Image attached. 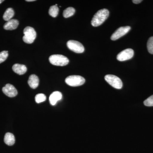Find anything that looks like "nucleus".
<instances>
[{"instance_id": "f257e3e1", "label": "nucleus", "mask_w": 153, "mask_h": 153, "mask_svg": "<svg viewBox=\"0 0 153 153\" xmlns=\"http://www.w3.org/2000/svg\"><path fill=\"white\" fill-rule=\"evenodd\" d=\"M109 14V11L107 9H103L100 10L94 16L91 20V25L94 27L100 26L108 18Z\"/></svg>"}, {"instance_id": "f03ea898", "label": "nucleus", "mask_w": 153, "mask_h": 153, "mask_svg": "<svg viewBox=\"0 0 153 153\" xmlns=\"http://www.w3.org/2000/svg\"><path fill=\"white\" fill-rule=\"evenodd\" d=\"M50 63L52 65L57 66H65L69 63L68 58L64 55H51L49 57Z\"/></svg>"}, {"instance_id": "7ed1b4c3", "label": "nucleus", "mask_w": 153, "mask_h": 153, "mask_svg": "<svg viewBox=\"0 0 153 153\" xmlns=\"http://www.w3.org/2000/svg\"><path fill=\"white\" fill-rule=\"evenodd\" d=\"M24 36L23 41L27 44H32L36 38L37 34L34 28L30 27H27L24 30Z\"/></svg>"}, {"instance_id": "20e7f679", "label": "nucleus", "mask_w": 153, "mask_h": 153, "mask_svg": "<svg viewBox=\"0 0 153 153\" xmlns=\"http://www.w3.org/2000/svg\"><path fill=\"white\" fill-rule=\"evenodd\" d=\"M65 82L69 86L76 87L83 85L85 82V79L79 75H71L66 77Z\"/></svg>"}, {"instance_id": "39448f33", "label": "nucleus", "mask_w": 153, "mask_h": 153, "mask_svg": "<svg viewBox=\"0 0 153 153\" xmlns=\"http://www.w3.org/2000/svg\"><path fill=\"white\" fill-rule=\"evenodd\" d=\"M105 79L108 84L117 89L122 88L123 82L120 78L115 75L107 74L105 76Z\"/></svg>"}, {"instance_id": "423d86ee", "label": "nucleus", "mask_w": 153, "mask_h": 153, "mask_svg": "<svg viewBox=\"0 0 153 153\" xmlns=\"http://www.w3.org/2000/svg\"><path fill=\"white\" fill-rule=\"evenodd\" d=\"M67 46L70 50L76 53H82L85 50L83 45L80 42L74 40L68 41Z\"/></svg>"}, {"instance_id": "0eeeda50", "label": "nucleus", "mask_w": 153, "mask_h": 153, "mask_svg": "<svg viewBox=\"0 0 153 153\" xmlns=\"http://www.w3.org/2000/svg\"><path fill=\"white\" fill-rule=\"evenodd\" d=\"M134 55V51L132 49H126L118 54L117 58L119 61H125L131 59L133 57Z\"/></svg>"}, {"instance_id": "6e6552de", "label": "nucleus", "mask_w": 153, "mask_h": 153, "mask_svg": "<svg viewBox=\"0 0 153 153\" xmlns=\"http://www.w3.org/2000/svg\"><path fill=\"white\" fill-rule=\"evenodd\" d=\"M130 30L131 27L129 26L120 27L112 34L111 37V39L112 41H116L125 35Z\"/></svg>"}, {"instance_id": "1a4fd4ad", "label": "nucleus", "mask_w": 153, "mask_h": 153, "mask_svg": "<svg viewBox=\"0 0 153 153\" xmlns=\"http://www.w3.org/2000/svg\"><path fill=\"white\" fill-rule=\"evenodd\" d=\"M3 93L10 97H15L18 94V91L13 85L10 84H6L2 88Z\"/></svg>"}, {"instance_id": "9d476101", "label": "nucleus", "mask_w": 153, "mask_h": 153, "mask_svg": "<svg viewBox=\"0 0 153 153\" xmlns=\"http://www.w3.org/2000/svg\"><path fill=\"white\" fill-rule=\"evenodd\" d=\"M62 94L60 91H55L53 92L49 97V100L50 104L52 105H55L56 103L62 99Z\"/></svg>"}, {"instance_id": "9b49d317", "label": "nucleus", "mask_w": 153, "mask_h": 153, "mask_svg": "<svg viewBox=\"0 0 153 153\" xmlns=\"http://www.w3.org/2000/svg\"><path fill=\"white\" fill-rule=\"evenodd\" d=\"M19 22L16 19H11L6 22L4 25V28L6 30H14L18 27Z\"/></svg>"}, {"instance_id": "f8f14e48", "label": "nucleus", "mask_w": 153, "mask_h": 153, "mask_svg": "<svg viewBox=\"0 0 153 153\" xmlns=\"http://www.w3.org/2000/svg\"><path fill=\"white\" fill-rule=\"evenodd\" d=\"M28 83L31 88L33 89L37 88L39 83V79L38 76L35 74L30 75L28 79Z\"/></svg>"}, {"instance_id": "ddd939ff", "label": "nucleus", "mask_w": 153, "mask_h": 153, "mask_svg": "<svg viewBox=\"0 0 153 153\" xmlns=\"http://www.w3.org/2000/svg\"><path fill=\"white\" fill-rule=\"evenodd\" d=\"M13 70L15 73L19 75H22L27 72V68L25 65L16 63L13 66Z\"/></svg>"}, {"instance_id": "4468645a", "label": "nucleus", "mask_w": 153, "mask_h": 153, "mask_svg": "<svg viewBox=\"0 0 153 153\" xmlns=\"http://www.w3.org/2000/svg\"><path fill=\"white\" fill-rule=\"evenodd\" d=\"M15 136L13 134L8 132L5 135L4 141L8 146H11L13 145L15 143Z\"/></svg>"}, {"instance_id": "2eb2a0df", "label": "nucleus", "mask_w": 153, "mask_h": 153, "mask_svg": "<svg viewBox=\"0 0 153 153\" xmlns=\"http://www.w3.org/2000/svg\"><path fill=\"white\" fill-rule=\"evenodd\" d=\"M14 13H14V10H13V9L9 8L6 10L5 12L4 13L3 19L5 21L8 22V21L11 20V19L14 16Z\"/></svg>"}, {"instance_id": "dca6fc26", "label": "nucleus", "mask_w": 153, "mask_h": 153, "mask_svg": "<svg viewBox=\"0 0 153 153\" xmlns=\"http://www.w3.org/2000/svg\"><path fill=\"white\" fill-rule=\"evenodd\" d=\"M75 9L73 7L67 8L66 10H64L63 12V16L64 18H68L72 16L75 13Z\"/></svg>"}, {"instance_id": "f3484780", "label": "nucleus", "mask_w": 153, "mask_h": 153, "mask_svg": "<svg viewBox=\"0 0 153 153\" xmlns=\"http://www.w3.org/2000/svg\"><path fill=\"white\" fill-rule=\"evenodd\" d=\"M57 5V4H56L55 5L51 6L49 8V15L54 18L57 16L59 12V8Z\"/></svg>"}, {"instance_id": "a211bd4d", "label": "nucleus", "mask_w": 153, "mask_h": 153, "mask_svg": "<svg viewBox=\"0 0 153 153\" xmlns=\"http://www.w3.org/2000/svg\"><path fill=\"white\" fill-rule=\"evenodd\" d=\"M46 98L47 97L45 94H38L36 95L35 100L37 103H40L45 101L46 100Z\"/></svg>"}, {"instance_id": "6ab92c4d", "label": "nucleus", "mask_w": 153, "mask_h": 153, "mask_svg": "<svg viewBox=\"0 0 153 153\" xmlns=\"http://www.w3.org/2000/svg\"><path fill=\"white\" fill-rule=\"evenodd\" d=\"M148 51L151 54H153V37L149 38L147 44Z\"/></svg>"}, {"instance_id": "aec40b11", "label": "nucleus", "mask_w": 153, "mask_h": 153, "mask_svg": "<svg viewBox=\"0 0 153 153\" xmlns=\"http://www.w3.org/2000/svg\"><path fill=\"white\" fill-rule=\"evenodd\" d=\"M8 56V52L7 51H2L0 52V63L5 61Z\"/></svg>"}, {"instance_id": "412c9836", "label": "nucleus", "mask_w": 153, "mask_h": 153, "mask_svg": "<svg viewBox=\"0 0 153 153\" xmlns=\"http://www.w3.org/2000/svg\"><path fill=\"white\" fill-rule=\"evenodd\" d=\"M144 104L146 106H153V95L149 97V98L144 101Z\"/></svg>"}, {"instance_id": "4be33fe9", "label": "nucleus", "mask_w": 153, "mask_h": 153, "mask_svg": "<svg viewBox=\"0 0 153 153\" xmlns=\"http://www.w3.org/2000/svg\"><path fill=\"white\" fill-rule=\"evenodd\" d=\"M142 1V0H133V1H132L133 2L134 4H140V3Z\"/></svg>"}, {"instance_id": "5701e85b", "label": "nucleus", "mask_w": 153, "mask_h": 153, "mask_svg": "<svg viewBox=\"0 0 153 153\" xmlns=\"http://www.w3.org/2000/svg\"><path fill=\"white\" fill-rule=\"evenodd\" d=\"M26 1L27 2H31L34 1H35V0H26Z\"/></svg>"}, {"instance_id": "b1692460", "label": "nucleus", "mask_w": 153, "mask_h": 153, "mask_svg": "<svg viewBox=\"0 0 153 153\" xmlns=\"http://www.w3.org/2000/svg\"><path fill=\"white\" fill-rule=\"evenodd\" d=\"M4 1H2V0H0V4H1V3H2V2Z\"/></svg>"}]
</instances>
